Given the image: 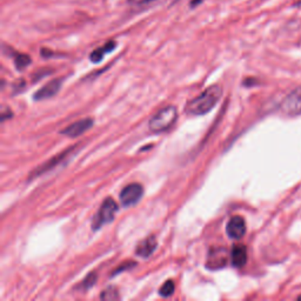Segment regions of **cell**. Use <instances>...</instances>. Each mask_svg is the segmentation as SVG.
Here are the masks:
<instances>
[{
    "label": "cell",
    "instance_id": "cell-5",
    "mask_svg": "<svg viewBox=\"0 0 301 301\" xmlns=\"http://www.w3.org/2000/svg\"><path fill=\"white\" fill-rule=\"evenodd\" d=\"M144 194L143 186L138 182H133V184L127 185L123 190L120 192V201L125 207L133 206L138 201L142 199Z\"/></svg>",
    "mask_w": 301,
    "mask_h": 301
},
{
    "label": "cell",
    "instance_id": "cell-19",
    "mask_svg": "<svg viewBox=\"0 0 301 301\" xmlns=\"http://www.w3.org/2000/svg\"><path fill=\"white\" fill-rule=\"evenodd\" d=\"M11 113H12V112H11V110L4 106L3 111H2V121H5L6 118H10L11 116H12V114H11Z\"/></svg>",
    "mask_w": 301,
    "mask_h": 301
},
{
    "label": "cell",
    "instance_id": "cell-3",
    "mask_svg": "<svg viewBox=\"0 0 301 301\" xmlns=\"http://www.w3.org/2000/svg\"><path fill=\"white\" fill-rule=\"evenodd\" d=\"M118 209L119 208H118V204L116 201H114L112 198H107V199L101 204V207L99 208L97 215L94 216L92 223L93 230H98V228L104 226V225L112 223L114 220V216L117 214Z\"/></svg>",
    "mask_w": 301,
    "mask_h": 301
},
{
    "label": "cell",
    "instance_id": "cell-10",
    "mask_svg": "<svg viewBox=\"0 0 301 301\" xmlns=\"http://www.w3.org/2000/svg\"><path fill=\"white\" fill-rule=\"evenodd\" d=\"M158 247V241L157 238L154 235H150L146 239H144L142 242H139V245L136 246L135 249V254L139 255L142 258H148L151 257L152 254Z\"/></svg>",
    "mask_w": 301,
    "mask_h": 301
},
{
    "label": "cell",
    "instance_id": "cell-23",
    "mask_svg": "<svg viewBox=\"0 0 301 301\" xmlns=\"http://www.w3.org/2000/svg\"><path fill=\"white\" fill-rule=\"evenodd\" d=\"M299 5H301V2H300V3H299Z\"/></svg>",
    "mask_w": 301,
    "mask_h": 301
},
{
    "label": "cell",
    "instance_id": "cell-11",
    "mask_svg": "<svg viewBox=\"0 0 301 301\" xmlns=\"http://www.w3.org/2000/svg\"><path fill=\"white\" fill-rule=\"evenodd\" d=\"M71 150H72V148H68V150H65V152H63V153H60V154L57 155V157L47 160V161L44 162L43 165L39 166V167H37V169L34 170V172L32 173V175L30 178L32 179L33 177H37V175H40V174H43V173H46L47 171H51V169H53V167L58 165L59 162H62L63 160H65V158H67V155L70 154Z\"/></svg>",
    "mask_w": 301,
    "mask_h": 301
},
{
    "label": "cell",
    "instance_id": "cell-7",
    "mask_svg": "<svg viewBox=\"0 0 301 301\" xmlns=\"http://www.w3.org/2000/svg\"><path fill=\"white\" fill-rule=\"evenodd\" d=\"M93 119L91 118H85V119L78 120L75 123L68 125L67 127H65L64 129L60 131L63 135H66L68 138H78L81 134H84L86 131L93 126Z\"/></svg>",
    "mask_w": 301,
    "mask_h": 301
},
{
    "label": "cell",
    "instance_id": "cell-12",
    "mask_svg": "<svg viewBox=\"0 0 301 301\" xmlns=\"http://www.w3.org/2000/svg\"><path fill=\"white\" fill-rule=\"evenodd\" d=\"M231 260L232 265L234 267H243L247 262V249L245 245H241V243H238V245L233 246L231 252Z\"/></svg>",
    "mask_w": 301,
    "mask_h": 301
},
{
    "label": "cell",
    "instance_id": "cell-22",
    "mask_svg": "<svg viewBox=\"0 0 301 301\" xmlns=\"http://www.w3.org/2000/svg\"><path fill=\"white\" fill-rule=\"evenodd\" d=\"M299 299H300V300H301V296H299Z\"/></svg>",
    "mask_w": 301,
    "mask_h": 301
},
{
    "label": "cell",
    "instance_id": "cell-21",
    "mask_svg": "<svg viewBox=\"0 0 301 301\" xmlns=\"http://www.w3.org/2000/svg\"><path fill=\"white\" fill-rule=\"evenodd\" d=\"M131 2L134 3V4H143L145 2H148V0H131Z\"/></svg>",
    "mask_w": 301,
    "mask_h": 301
},
{
    "label": "cell",
    "instance_id": "cell-20",
    "mask_svg": "<svg viewBox=\"0 0 301 301\" xmlns=\"http://www.w3.org/2000/svg\"><path fill=\"white\" fill-rule=\"evenodd\" d=\"M203 2V0H192V3H190V5H192V7H196L197 5H199V4Z\"/></svg>",
    "mask_w": 301,
    "mask_h": 301
},
{
    "label": "cell",
    "instance_id": "cell-17",
    "mask_svg": "<svg viewBox=\"0 0 301 301\" xmlns=\"http://www.w3.org/2000/svg\"><path fill=\"white\" fill-rule=\"evenodd\" d=\"M174 289H175V286H174L173 281L172 280H167L166 283L161 286V288H160L159 294L161 296H163V298H167V296L173 294Z\"/></svg>",
    "mask_w": 301,
    "mask_h": 301
},
{
    "label": "cell",
    "instance_id": "cell-14",
    "mask_svg": "<svg viewBox=\"0 0 301 301\" xmlns=\"http://www.w3.org/2000/svg\"><path fill=\"white\" fill-rule=\"evenodd\" d=\"M100 299H102V300H119L120 295H119V292H118V289L114 287V286H110V287H107L102 291V293L100 294Z\"/></svg>",
    "mask_w": 301,
    "mask_h": 301
},
{
    "label": "cell",
    "instance_id": "cell-18",
    "mask_svg": "<svg viewBox=\"0 0 301 301\" xmlns=\"http://www.w3.org/2000/svg\"><path fill=\"white\" fill-rule=\"evenodd\" d=\"M134 265H135V262H126V264L120 265V266H119V268H118L117 270H114V273L112 274V276H116V274L120 273L121 270H126V269H128V268H131V267H133V266H134Z\"/></svg>",
    "mask_w": 301,
    "mask_h": 301
},
{
    "label": "cell",
    "instance_id": "cell-6",
    "mask_svg": "<svg viewBox=\"0 0 301 301\" xmlns=\"http://www.w3.org/2000/svg\"><path fill=\"white\" fill-rule=\"evenodd\" d=\"M228 262V253L227 250L224 247H215L212 249L208 253V258L206 261V267L211 270L222 269Z\"/></svg>",
    "mask_w": 301,
    "mask_h": 301
},
{
    "label": "cell",
    "instance_id": "cell-15",
    "mask_svg": "<svg viewBox=\"0 0 301 301\" xmlns=\"http://www.w3.org/2000/svg\"><path fill=\"white\" fill-rule=\"evenodd\" d=\"M31 62L32 60L28 54H21V53H19V54L14 57V65H16L18 70H24L26 66H29V65L31 64Z\"/></svg>",
    "mask_w": 301,
    "mask_h": 301
},
{
    "label": "cell",
    "instance_id": "cell-2",
    "mask_svg": "<svg viewBox=\"0 0 301 301\" xmlns=\"http://www.w3.org/2000/svg\"><path fill=\"white\" fill-rule=\"evenodd\" d=\"M177 118H178L177 107L173 105L166 106V107L161 108L151 118L150 123H148V127H150L151 131L154 133L165 132L170 127L173 126L175 120H177Z\"/></svg>",
    "mask_w": 301,
    "mask_h": 301
},
{
    "label": "cell",
    "instance_id": "cell-13",
    "mask_svg": "<svg viewBox=\"0 0 301 301\" xmlns=\"http://www.w3.org/2000/svg\"><path fill=\"white\" fill-rule=\"evenodd\" d=\"M116 46H117L116 41H108V43L106 45H104L102 47H99L97 49H94V51L91 53V56H90L91 62H92V63H100L106 53L112 52L113 49L116 48Z\"/></svg>",
    "mask_w": 301,
    "mask_h": 301
},
{
    "label": "cell",
    "instance_id": "cell-1",
    "mask_svg": "<svg viewBox=\"0 0 301 301\" xmlns=\"http://www.w3.org/2000/svg\"><path fill=\"white\" fill-rule=\"evenodd\" d=\"M223 95V87L220 85H212L200 93L198 97L193 98L187 102L185 111L190 116H204L214 108Z\"/></svg>",
    "mask_w": 301,
    "mask_h": 301
},
{
    "label": "cell",
    "instance_id": "cell-9",
    "mask_svg": "<svg viewBox=\"0 0 301 301\" xmlns=\"http://www.w3.org/2000/svg\"><path fill=\"white\" fill-rule=\"evenodd\" d=\"M226 232H227V235L231 239H234V240L241 239L246 233L245 220L239 215H235L233 218H231L226 226Z\"/></svg>",
    "mask_w": 301,
    "mask_h": 301
},
{
    "label": "cell",
    "instance_id": "cell-16",
    "mask_svg": "<svg viewBox=\"0 0 301 301\" xmlns=\"http://www.w3.org/2000/svg\"><path fill=\"white\" fill-rule=\"evenodd\" d=\"M97 279H98V276H97V273L95 272H91L89 276H87L85 279L83 280V283L80 284V286H79V288H81V289H90L91 287H92V286H94L95 285V283H97Z\"/></svg>",
    "mask_w": 301,
    "mask_h": 301
},
{
    "label": "cell",
    "instance_id": "cell-8",
    "mask_svg": "<svg viewBox=\"0 0 301 301\" xmlns=\"http://www.w3.org/2000/svg\"><path fill=\"white\" fill-rule=\"evenodd\" d=\"M63 84V78L59 79H53L51 81H48L46 85L41 87L40 90H38L33 95L34 100H45V99H49L59 92L60 87H62Z\"/></svg>",
    "mask_w": 301,
    "mask_h": 301
},
{
    "label": "cell",
    "instance_id": "cell-4",
    "mask_svg": "<svg viewBox=\"0 0 301 301\" xmlns=\"http://www.w3.org/2000/svg\"><path fill=\"white\" fill-rule=\"evenodd\" d=\"M281 111L286 116L295 117L301 114V86L293 90L287 97H286L280 106Z\"/></svg>",
    "mask_w": 301,
    "mask_h": 301
}]
</instances>
